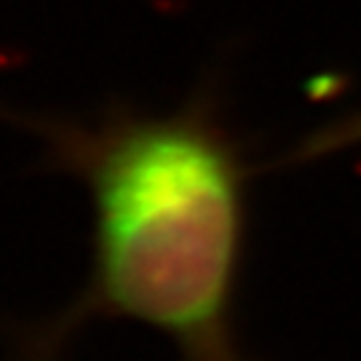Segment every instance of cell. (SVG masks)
<instances>
[{"label":"cell","instance_id":"6da1fadb","mask_svg":"<svg viewBox=\"0 0 361 361\" xmlns=\"http://www.w3.org/2000/svg\"><path fill=\"white\" fill-rule=\"evenodd\" d=\"M54 145L89 190L91 271L65 308L13 329L8 361H65L102 319L153 329L180 361H257L238 326L249 174L217 121L121 116Z\"/></svg>","mask_w":361,"mask_h":361}]
</instances>
